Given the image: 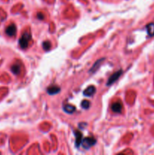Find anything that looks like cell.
Wrapping results in <instances>:
<instances>
[{"instance_id": "6da1fadb", "label": "cell", "mask_w": 154, "mask_h": 155, "mask_svg": "<svg viewBox=\"0 0 154 155\" xmlns=\"http://www.w3.org/2000/svg\"><path fill=\"white\" fill-rule=\"evenodd\" d=\"M31 36L28 32L24 33V34L22 35V36L20 37V40H19V43H20V47L22 49H27L28 44H29V42L30 40Z\"/></svg>"}, {"instance_id": "7a4b0ae2", "label": "cell", "mask_w": 154, "mask_h": 155, "mask_svg": "<svg viewBox=\"0 0 154 155\" xmlns=\"http://www.w3.org/2000/svg\"><path fill=\"white\" fill-rule=\"evenodd\" d=\"M82 143L83 148H85V149H88V148H91L94 145H95L96 140L94 138H92V137H87V138H85L82 140Z\"/></svg>"}, {"instance_id": "3957f363", "label": "cell", "mask_w": 154, "mask_h": 155, "mask_svg": "<svg viewBox=\"0 0 154 155\" xmlns=\"http://www.w3.org/2000/svg\"><path fill=\"white\" fill-rule=\"evenodd\" d=\"M122 70H119L117 72H116V73H114V74H113V75H112L110 78H109L108 81H107V85H111V84L114 83H115L116 81V80L119 78V77L122 75Z\"/></svg>"}, {"instance_id": "277c9868", "label": "cell", "mask_w": 154, "mask_h": 155, "mask_svg": "<svg viewBox=\"0 0 154 155\" xmlns=\"http://www.w3.org/2000/svg\"><path fill=\"white\" fill-rule=\"evenodd\" d=\"M16 31H17V29H16V26L14 24H12L11 25H9V27L6 28V30H5V33H6V34L9 36H14L16 33Z\"/></svg>"}, {"instance_id": "5b68a950", "label": "cell", "mask_w": 154, "mask_h": 155, "mask_svg": "<svg viewBox=\"0 0 154 155\" xmlns=\"http://www.w3.org/2000/svg\"><path fill=\"white\" fill-rule=\"evenodd\" d=\"M96 89H95V87L93 85H90L88 86L87 89H85L83 92V95L85 96H92L94 93L95 92Z\"/></svg>"}, {"instance_id": "8992f818", "label": "cell", "mask_w": 154, "mask_h": 155, "mask_svg": "<svg viewBox=\"0 0 154 155\" xmlns=\"http://www.w3.org/2000/svg\"><path fill=\"white\" fill-rule=\"evenodd\" d=\"M47 92L49 95H55L60 92V87L57 86V85H51L48 88Z\"/></svg>"}, {"instance_id": "52a82bcc", "label": "cell", "mask_w": 154, "mask_h": 155, "mask_svg": "<svg viewBox=\"0 0 154 155\" xmlns=\"http://www.w3.org/2000/svg\"><path fill=\"white\" fill-rule=\"evenodd\" d=\"M122 109V104L121 102H115L112 105V110L115 113H120Z\"/></svg>"}, {"instance_id": "ba28073f", "label": "cell", "mask_w": 154, "mask_h": 155, "mask_svg": "<svg viewBox=\"0 0 154 155\" xmlns=\"http://www.w3.org/2000/svg\"><path fill=\"white\" fill-rule=\"evenodd\" d=\"M75 135H76V145L79 147L82 141V133L79 131L75 132Z\"/></svg>"}, {"instance_id": "9c48e42d", "label": "cell", "mask_w": 154, "mask_h": 155, "mask_svg": "<svg viewBox=\"0 0 154 155\" xmlns=\"http://www.w3.org/2000/svg\"><path fill=\"white\" fill-rule=\"evenodd\" d=\"M64 110L65 112L68 113V114H73L76 111V108H75L74 106L71 105V104H66V105L64 106Z\"/></svg>"}, {"instance_id": "30bf717a", "label": "cell", "mask_w": 154, "mask_h": 155, "mask_svg": "<svg viewBox=\"0 0 154 155\" xmlns=\"http://www.w3.org/2000/svg\"><path fill=\"white\" fill-rule=\"evenodd\" d=\"M147 30L149 36H153L154 35V24H150L147 26Z\"/></svg>"}, {"instance_id": "8fae6325", "label": "cell", "mask_w": 154, "mask_h": 155, "mask_svg": "<svg viewBox=\"0 0 154 155\" xmlns=\"http://www.w3.org/2000/svg\"><path fill=\"white\" fill-rule=\"evenodd\" d=\"M12 71L13 72L14 74H19L20 72V65L17 64L12 65Z\"/></svg>"}, {"instance_id": "7c38bea8", "label": "cell", "mask_w": 154, "mask_h": 155, "mask_svg": "<svg viewBox=\"0 0 154 155\" xmlns=\"http://www.w3.org/2000/svg\"><path fill=\"white\" fill-rule=\"evenodd\" d=\"M81 106H82V107L85 108V109H88V107H89V106H90V102L88 101L84 100L82 102Z\"/></svg>"}, {"instance_id": "4fadbf2b", "label": "cell", "mask_w": 154, "mask_h": 155, "mask_svg": "<svg viewBox=\"0 0 154 155\" xmlns=\"http://www.w3.org/2000/svg\"><path fill=\"white\" fill-rule=\"evenodd\" d=\"M43 49H44L45 50H49L50 48H51V43H50L49 41H46L45 42V43H43Z\"/></svg>"}, {"instance_id": "5bb4252c", "label": "cell", "mask_w": 154, "mask_h": 155, "mask_svg": "<svg viewBox=\"0 0 154 155\" xmlns=\"http://www.w3.org/2000/svg\"><path fill=\"white\" fill-rule=\"evenodd\" d=\"M37 15H38V18H39V19H43V18H44V17H43V14H40V13H39V14H38Z\"/></svg>"}]
</instances>
